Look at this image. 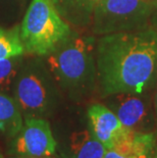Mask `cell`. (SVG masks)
I'll return each mask as SVG.
<instances>
[{
  "label": "cell",
  "mask_w": 157,
  "mask_h": 158,
  "mask_svg": "<svg viewBox=\"0 0 157 158\" xmlns=\"http://www.w3.org/2000/svg\"><path fill=\"white\" fill-rule=\"evenodd\" d=\"M157 69L153 27L106 35L98 45V70L104 95L143 92Z\"/></svg>",
  "instance_id": "6da1fadb"
},
{
  "label": "cell",
  "mask_w": 157,
  "mask_h": 158,
  "mask_svg": "<svg viewBox=\"0 0 157 158\" xmlns=\"http://www.w3.org/2000/svg\"><path fill=\"white\" fill-rule=\"evenodd\" d=\"M19 35L25 51L45 55L53 52L68 39L69 27L60 18L52 0H33Z\"/></svg>",
  "instance_id": "7a4b0ae2"
},
{
  "label": "cell",
  "mask_w": 157,
  "mask_h": 158,
  "mask_svg": "<svg viewBox=\"0 0 157 158\" xmlns=\"http://www.w3.org/2000/svg\"><path fill=\"white\" fill-rule=\"evenodd\" d=\"M90 52L91 47L84 39L65 40L50 54L48 58L50 70L65 88L81 87L91 73Z\"/></svg>",
  "instance_id": "3957f363"
},
{
  "label": "cell",
  "mask_w": 157,
  "mask_h": 158,
  "mask_svg": "<svg viewBox=\"0 0 157 158\" xmlns=\"http://www.w3.org/2000/svg\"><path fill=\"white\" fill-rule=\"evenodd\" d=\"M156 4L154 0H102L94 5L97 30L111 34L138 29Z\"/></svg>",
  "instance_id": "277c9868"
},
{
  "label": "cell",
  "mask_w": 157,
  "mask_h": 158,
  "mask_svg": "<svg viewBox=\"0 0 157 158\" xmlns=\"http://www.w3.org/2000/svg\"><path fill=\"white\" fill-rule=\"evenodd\" d=\"M55 148L56 142L49 123L39 117H27L13 144L14 153L23 157H50Z\"/></svg>",
  "instance_id": "5b68a950"
},
{
  "label": "cell",
  "mask_w": 157,
  "mask_h": 158,
  "mask_svg": "<svg viewBox=\"0 0 157 158\" xmlns=\"http://www.w3.org/2000/svg\"><path fill=\"white\" fill-rule=\"evenodd\" d=\"M91 132L107 150L125 136L128 127H123L116 114L102 104H93L88 109Z\"/></svg>",
  "instance_id": "8992f818"
},
{
  "label": "cell",
  "mask_w": 157,
  "mask_h": 158,
  "mask_svg": "<svg viewBox=\"0 0 157 158\" xmlns=\"http://www.w3.org/2000/svg\"><path fill=\"white\" fill-rule=\"evenodd\" d=\"M15 97L19 108L28 117H37L49 107V94L41 79L35 75L23 76L15 89Z\"/></svg>",
  "instance_id": "52a82bcc"
},
{
  "label": "cell",
  "mask_w": 157,
  "mask_h": 158,
  "mask_svg": "<svg viewBox=\"0 0 157 158\" xmlns=\"http://www.w3.org/2000/svg\"><path fill=\"white\" fill-rule=\"evenodd\" d=\"M116 101L113 105L114 112L123 127L138 132L137 129L146 122L147 110L144 102L134 94H116Z\"/></svg>",
  "instance_id": "ba28073f"
},
{
  "label": "cell",
  "mask_w": 157,
  "mask_h": 158,
  "mask_svg": "<svg viewBox=\"0 0 157 158\" xmlns=\"http://www.w3.org/2000/svg\"><path fill=\"white\" fill-rule=\"evenodd\" d=\"M107 149L88 130L73 133L71 137L68 158H103Z\"/></svg>",
  "instance_id": "9c48e42d"
},
{
  "label": "cell",
  "mask_w": 157,
  "mask_h": 158,
  "mask_svg": "<svg viewBox=\"0 0 157 158\" xmlns=\"http://www.w3.org/2000/svg\"><path fill=\"white\" fill-rule=\"evenodd\" d=\"M23 127V117L18 102L0 92V133L14 137Z\"/></svg>",
  "instance_id": "30bf717a"
},
{
  "label": "cell",
  "mask_w": 157,
  "mask_h": 158,
  "mask_svg": "<svg viewBox=\"0 0 157 158\" xmlns=\"http://www.w3.org/2000/svg\"><path fill=\"white\" fill-rule=\"evenodd\" d=\"M24 50L19 28L12 30L0 28V59L19 56Z\"/></svg>",
  "instance_id": "8fae6325"
},
{
  "label": "cell",
  "mask_w": 157,
  "mask_h": 158,
  "mask_svg": "<svg viewBox=\"0 0 157 158\" xmlns=\"http://www.w3.org/2000/svg\"><path fill=\"white\" fill-rule=\"evenodd\" d=\"M15 76V62L10 58L0 59V92H6L10 90Z\"/></svg>",
  "instance_id": "7c38bea8"
},
{
  "label": "cell",
  "mask_w": 157,
  "mask_h": 158,
  "mask_svg": "<svg viewBox=\"0 0 157 158\" xmlns=\"http://www.w3.org/2000/svg\"><path fill=\"white\" fill-rule=\"evenodd\" d=\"M151 154H143V155H122L113 150H107L103 158H150Z\"/></svg>",
  "instance_id": "4fadbf2b"
},
{
  "label": "cell",
  "mask_w": 157,
  "mask_h": 158,
  "mask_svg": "<svg viewBox=\"0 0 157 158\" xmlns=\"http://www.w3.org/2000/svg\"><path fill=\"white\" fill-rule=\"evenodd\" d=\"M151 18H152V23H153V28L157 31V4L155 6L154 10H153V12H152Z\"/></svg>",
  "instance_id": "5bb4252c"
},
{
  "label": "cell",
  "mask_w": 157,
  "mask_h": 158,
  "mask_svg": "<svg viewBox=\"0 0 157 158\" xmlns=\"http://www.w3.org/2000/svg\"><path fill=\"white\" fill-rule=\"evenodd\" d=\"M82 1H83V3H85V4H87V5L94 6L97 4V3L101 2L102 0H82Z\"/></svg>",
  "instance_id": "9a60e30c"
},
{
  "label": "cell",
  "mask_w": 157,
  "mask_h": 158,
  "mask_svg": "<svg viewBox=\"0 0 157 158\" xmlns=\"http://www.w3.org/2000/svg\"><path fill=\"white\" fill-rule=\"evenodd\" d=\"M155 114H156V122H157V92L155 95Z\"/></svg>",
  "instance_id": "2e32d148"
},
{
  "label": "cell",
  "mask_w": 157,
  "mask_h": 158,
  "mask_svg": "<svg viewBox=\"0 0 157 158\" xmlns=\"http://www.w3.org/2000/svg\"><path fill=\"white\" fill-rule=\"evenodd\" d=\"M150 158H157V148H156V150H155V152L153 153V155L150 157Z\"/></svg>",
  "instance_id": "e0dca14e"
},
{
  "label": "cell",
  "mask_w": 157,
  "mask_h": 158,
  "mask_svg": "<svg viewBox=\"0 0 157 158\" xmlns=\"http://www.w3.org/2000/svg\"><path fill=\"white\" fill-rule=\"evenodd\" d=\"M16 158H40V157H23V156H19V157H16Z\"/></svg>",
  "instance_id": "ac0fdd59"
},
{
  "label": "cell",
  "mask_w": 157,
  "mask_h": 158,
  "mask_svg": "<svg viewBox=\"0 0 157 158\" xmlns=\"http://www.w3.org/2000/svg\"><path fill=\"white\" fill-rule=\"evenodd\" d=\"M154 1H155V2H156V3H157V0H154Z\"/></svg>",
  "instance_id": "d6986e66"
},
{
  "label": "cell",
  "mask_w": 157,
  "mask_h": 158,
  "mask_svg": "<svg viewBox=\"0 0 157 158\" xmlns=\"http://www.w3.org/2000/svg\"><path fill=\"white\" fill-rule=\"evenodd\" d=\"M0 158H1V154H0Z\"/></svg>",
  "instance_id": "ffe728a7"
}]
</instances>
